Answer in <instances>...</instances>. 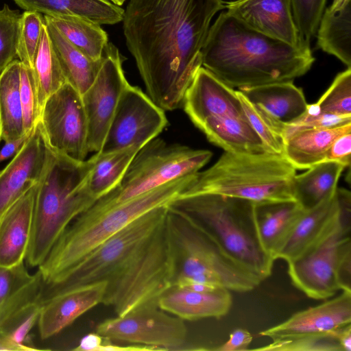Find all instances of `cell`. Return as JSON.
Masks as SVG:
<instances>
[{
  "instance_id": "cell-1",
  "label": "cell",
  "mask_w": 351,
  "mask_h": 351,
  "mask_svg": "<svg viewBox=\"0 0 351 351\" xmlns=\"http://www.w3.org/2000/svg\"><path fill=\"white\" fill-rule=\"evenodd\" d=\"M222 0H130L123 35L147 95L163 110L178 108L202 66L201 51Z\"/></svg>"
},
{
  "instance_id": "cell-2",
  "label": "cell",
  "mask_w": 351,
  "mask_h": 351,
  "mask_svg": "<svg viewBox=\"0 0 351 351\" xmlns=\"http://www.w3.org/2000/svg\"><path fill=\"white\" fill-rule=\"evenodd\" d=\"M201 54L202 66L233 88L293 81L315 62L311 47L265 35L228 11L210 25Z\"/></svg>"
},
{
  "instance_id": "cell-3",
  "label": "cell",
  "mask_w": 351,
  "mask_h": 351,
  "mask_svg": "<svg viewBox=\"0 0 351 351\" xmlns=\"http://www.w3.org/2000/svg\"><path fill=\"white\" fill-rule=\"evenodd\" d=\"M93 165L92 156L77 160L52 150L46 171L37 184L25 256L30 266L39 267L68 226L96 202L86 185Z\"/></svg>"
},
{
  "instance_id": "cell-4",
  "label": "cell",
  "mask_w": 351,
  "mask_h": 351,
  "mask_svg": "<svg viewBox=\"0 0 351 351\" xmlns=\"http://www.w3.org/2000/svg\"><path fill=\"white\" fill-rule=\"evenodd\" d=\"M195 174L176 179L106 210L81 213L65 229L39 266L43 282H56L91 250L132 221L152 209L168 206L184 193Z\"/></svg>"
},
{
  "instance_id": "cell-5",
  "label": "cell",
  "mask_w": 351,
  "mask_h": 351,
  "mask_svg": "<svg viewBox=\"0 0 351 351\" xmlns=\"http://www.w3.org/2000/svg\"><path fill=\"white\" fill-rule=\"evenodd\" d=\"M170 204L191 216L237 265L262 282L271 275L275 261L258 242L253 202L219 194L199 193L182 195Z\"/></svg>"
},
{
  "instance_id": "cell-6",
  "label": "cell",
  "mask_w": 351,
  "mask_h": 351,
  "mask_svg": "<svg viewBox=\"0 0 351 351\" xmlns=\"http://www.w3.org/2000/svg\"><path fill=\"white\" fill-rule=\"evenodd\" d=\"M295 174L282 155L225 152L210 167L195 174L182 195L213 193L254 204L295 201Z\"/></svg>"
},
{
  "instance_id": "cell-7",
  "label": "cell",
  "mask_w": 351,
  "mask_h": 351,
  "mask_svg": "<svg viewBox=\"0 0 351 351\" xmlns=\"http://www.w3.org/2000/svg\"><path fill=\"white\" fill-rule=\"evenodd\" d=\"M165 222L176 258V274L173 286L195 281L230 291L247 292L262 282L229 258L184 210L169 204Z\"/></svg>"
},
{
  "instance_id": "cell-8",
  "label": "cell",
  "mask_w": 351,
  "mask_h": 351,
  "mask_svg": "<svg viewBox=\"0 0 351 351\" xmlns=\"http://www.w3.org/2000/svg\"><path fill=\"white\" fill-rule=\"evenodd\" d=\"M166 217V216H165ZM174 252L165 219L108 280L102 304L122 316L145 303L157 301L176 278Z\"/></svg>"
},
{
  "instance_id": "cell-9",
  "label": "cell",
  "mask_w": 351,
  "mask_h": 351,
  "mask_svg": "<svg viewBox=\"0 0 351 351\" xmlns=\"http://www.w3.org/2000/svg\"><path fill=\"white\" fill-rule=\"evenodd\" d=\"M212 156L209 150L169 144L156 137L138 151L119 184L86 210H106L173 180L195 174Z\"/></svg>"
},
{
  "instance_id": "cell-10",
  "label": "cell",
  "mask_w": 351,
  "mask_h": 351,
  "mask_svg": "<svg viewBox=\"0 0 351 351\" xmlns=\"http://www.w3.org/2000/svg\"><path fill=\"white\" fill-rule=\"evenodd\" d=\"M167 206L152 209L97 245L56 282L43 284L40 306L66 291L107 281L152 236L165 220Z\"/></svg>"
},
{
  "instance_id": "cell-11",
  "label": "cell",
  "mask_w": 351,
  "mask_h": 351,
  "mask_svg": "<svg viewBox=\"0 0 351 351\" xmlns=\"http://www.w3.org/2000/svg\"><path fill=\"white\" fill-rule=\"evenodd\" d=\"M340 213L318 240L297 258L287 263L292 284L307 297L326 300L340 291V262L351 252V194L337 188Z\"/></svg>"
},
{
  "instance_id": "cell-12",
  "label": "cell",
  "mask_w": 351,
  "mask_h": 351,
  "mask_svg": "<svg viewBox=\"0 0 351 351\" xmlns=\"http://www.w3.org/2000/svg\"><path fill=\"white\" fill-rule=\"evenodd\" d=\"M96 332L112 341L153 346L160 350H179L187 338L184 320L160 308L158 300L99 323Z\"/></svg>"
},
{
  "instance_id": "cell-13",
  "label": "cell",
  "mask_w": 351,
  "mask_h": 351,
  "mask_svg": "<svg viewBox=\"0 0 351 351\" xmlns=\"http://www.w3.org/2000/svg\"><path fill=\"white\" fill-rule=\"evenodd\" d=\"M40 123L49 147L77 160H84L88 151V120L82 95L64 83L46 100Z\"/></svg>"
},
{
  "instance_id": "cell-14",
  "label": "cell",
  "mask_w": 351,
  "mask_h": 351,
  "mask_svg": "<svg viewBox=\"0 0 351 351\" xmlns=\"http://www.w3.org/2000/svg\"><path fill=\"white\" fill-rule=\"evenodd\" d=\"M165 110L137 86L130 84L121 94L99 152L143 147L167 125Z\"/></svg>"
},
{
  "instance_id": "cell-15",
  "label": "cell",
  "mask_w": 351,
  "mask_h": 351,
  "mask_svg": "<svg viewBox=\"0 0 351 351\" xmlns=\"http://www.w3.org/2000/svg\"><path fill=\"white\" fill-rule=\"evenodd\" d=\"M122 64L119 49L108 43L95 80L82 95L88 120V153L101 149L119 99L130 84Z\"/></svg>"
},
{
  "instance_id": "cell-16",
  "label": "cell",
  "mask_w": 351,
  "mask_h": 351,
  "mask_svg": "<svg viewBox=\"0 0 351 351\" xmlns=\"http://www.w3.org/2000/svg\"><path fill=\"white\" fill-rule=\"evenodd\" d=\"M51 154L39 121L12 160L0 171V217L40 181Z\"/></svg>"
},
{
  "instance_id": "cell-17",
  "label": "cell",
  "mask_w": 351,
  "mask_h": 351,
  "mask_svg": "<svg viewBox=\"0 0 351 351\" xmlns=\"http://www.w3.org/2000/svg\"><path fill=\"white\" fill-rule=\"evenodd\" d=\"M351 324V292L340 295L315 306L300 311L285 321L261 331L272 341L333 333Z\"/></svg>"
},
{
  "instance_id": "cell-18",
  "label": "cell",
  "mask_w": 351,
  "mask_h": 351,
  "mask_svg": "<svg viewBox=\"0 0 351 351\" xmlns=\"http://www.w3.org/2000/svg\"><path fill=\"white\" fill-rule=\"evenodd\" d=\"M182 104L197 128L213 117L246 118L237 90L203 66L198 69L186 89Z\"/></svg>"
},
{
  "instance_id": "cell-19",
  "label": "cell",
  "mask_w": 351,
  "mask_h": 351,
  "mask_svg": "<svg viewBox=\"0 0 351 351\" xmlns=\"http://www.w3.org/2000/svg\"><path fill=\"white\" fill-rule=\"evenodd\" d=\"M43 283L39 271L29 274L23 263L0 267V335L13 330L40 307Z\"/></svg>"
},
{
  "instance_id": "cell-20",
  "label": "cell",
  "mask_w": 351,
  "mask_h": 351,
  "mask_svg": "<svg viewBox=\"0 0 351 351\" xmlns=\"http://www.w3.org/2000/svg\"><path fill=\"white\" fill-rule=\"evenodd\" d=\"M226 11L251 28L296 47H310L300 38L290 0L224 1Z\"/></svg>"
},
{
  "instance_id": "cell-21",
  "label": "cell",
  "mask_w": 351,
  "mask_h": 351,
  "mask_svg": "<svg viewBox=\"0 0 351 351\" xmlns=\"http://www.w3.org/2000/svg\"><path fill=\"white\" fill-rule=\"evenodd\" d=\"M107 281L82 285L49 298L40 306L38 325L43 339L51 337L101 304Z\"/></svg>"
},
{
  "instance_id": "cell-22",
  "label": "cell",
  "mask_w": 351,
  "mask_h": 351,
  "mask_svg": "<svg viewBox=\"0 0 351 351\" xmlns=\"http://www.w3.org/2000/svg\"><path fill=\"white\" fill-rule=\"evenodd\" d=\"M35 184L0 217V267H11L25 259L31 237Z\"/></svg>"
},
{
  "instance_id": "cell-23",
  "label": "cell",
  "mask_w": 351,
  "mask_h": 351,
  "mask_svg": "<svg viewBox=\"0 0 351 351\" xmlns=\"http://www.w3.org/2000/svg\"><path fill=\"white\" fill-rule=\"evenodd\" d=\"M158 304L162 310L183 320L219 319L228 313L232 298L230 291L223 287L197 291L171 287L159 297Z\"/></svg>"
},
{
  "instance_id": "cell-24",
  "label": "cell",
  "mask_w": 351,
  "mask_h": 351,
  "mask_svg": "<svg viewBox=\"0 0 351 351\" xmlns=\"http://www.w3.org/2000/svg\"><path fill=\"white\" fill-rule=\"evenodd\" d=\"M340 213L336 193L304 209L276 255V260L289 263L312 246L335 220Z\"/></svg>"
},
{
  "instance_id": "cell-25",
  "label": "cell",
  "mask_w": 351,
  "mask_h": 351,
  "mask_svg": "<svg viewBox=\"0 0 351 351\" xmlns=\"http://www.w3.org/2000/svg\"><path fill=\"white\" fill-rule=\"evenodd\" d=\"M304 209L296 201L254 203L253 218L258 242L274 261Z\"/></svg>"
},
{
  "instance_id": "cell-26",
  "label": "cell",
  "mask_w": 351,
  "mask_h": 351,
  "mask_svg": "<svg viewBox=\"0 0 351 351\" xmlns=\"http://www.w3.org/2000/svg\"><path fill=\"white\" fill-rule=\"evenodd\" d=\"M239 90L254 104H258L274 119L285 125L299 119L308 104L300 88L293 81H285Z\"/></svg>"
},
{
  "instance_id": "cell-27",
  "label": "cell",
  "mask_w": 351,
  "mask_h": 351,
  "mask_svg": "<svg viewBox=\"0 0 351 351\" xmlns=\"http://www.w3.org/2000/svg\"><path fill=\"white\" fill-rule=\"evenodd\" d=\"M27 11L44 15L75 16L100 25L122 22L124 10L108 0H14Z\"/></svg>"
},
{
  "instance_id": "cell-28",
  "label": "cell",
  "mask_w": 351,
  "mask_h": 351,
  "mask_svg": "<svg viewBox=\"0 0 351 351\" xmlns=\"http://www.w3.org/2000/svg\"><path fill=\"white\" fill-rule=\"evenodd\" d=\"M197 128L210 142L225 152L240 154L267 152L246 118L217 117L206 119Z\"/></svg>"
},
{
  "instance_id": "cell-29",
  "label": "cell",
  "mask_w": 351,
  "mask_h": 351,
  "mask_svg": "<svg viewBox=\"0 0 351 351\" xmlns=\"http://www.w3.org/2000/svg\"><path fill=\"white\" fill-rule=\"evenodd\" d=\"M351 132V122L335 127L297 132L285 141L284 156L297 169H307L324 162L333 141Z\"/></svg>"
},
{
  "instance_id": "cell-30",
  "label": "cell",
  "mask_w": 351,
  "mask_h": 351,
  "mask_svg": "<svg viewBox=\"0 0 351 351\" xmlns=\"http://www.w3.org/2000/svg\"><path fill=\"white\" fill-rule=\"evenodd\" d=\"M44 21L66 82L82 95L95 80L102 59L98 61L90 59L73 45L49 21L45 19Z\"/></svg>"
},
{
  "instance_id": "cell-31",
  "label": "cell",
  "mask_w": 351,
  "mask_h": 351,
  "mask_svg": "<svg viewBox=\"0 0 351 351\" xmlns=\"http://www.w3.org/2000/svg\"><path fill=\"white\" fill-rule=\"evenodd\" d=\"M315 36L318 48L351 68V0L337 10L325 8Z\"/></svg>"
},
{
  "instance_id": "cell-32",
  "label": "cell",
  "mask_w": 351,
  "mask_h": 351,
  "mask_svg": "<svg viewBox=\"0 0 351 351\" xmlns=\"http://www.w3.org/2000/svg\"><path fill=\"white\" fill-rule=\"evenodd\" d=\"M346 167L337 162L324 161L293 180L294 197L304 208H310L333 195Z\"/></svg>"
},
{
  "instance_id": "cell-33",
  "label": "cell",
  "mask_w": 351,
  "mask_h": 351,
  "mask_svg": "<svg viewBox=\"0 0 351 351\" xmlns=\"http://www.w3.org/2000/svg\"><path fill=\"white\" fill-rule=\"evenodd\" d=\"M141 147L133 145L112 152H98L92 156L93 165L86 185L96 201L119 184L130 162Z\"/></svg>"
},
{
  "instance_id": "cell-34",
  "label": "cell",
  "mask_w": 351,
  "mask_h": 351,
  "mask_svg": "<svg viewBox=\"0 0 351 351\" xmlns=\"http://www.w3.org/2000/svg\"><path fill=\"white\" fill-rule=\"evenodd\" d=\"M43 17L88 58L95 61L102 59L108 38L100 25L75 16L44 15Z\"/></svg>"
},
{
  "instance_id": "cell-35",
  "label": "cell",
  "mask_w": 351,
  "mask_h": 351,
  "mask_svg": "<svg viewBox=\"0 0 351 351\" xmlns=\"http://www.w3.org/2000/svg\"><path fill=\"white\" fill-rule=\"evenodd\" d=\"M21 66L20 60H14L0 74L1 138L5 142L14 141L26 134L23 130L19 91Z\"/></svg>"
},
{
  "instance_id": "cell-36",
  "label": "cell",
  "mask_w": 351,
  "mask_h": 351,
  "mask_svg": "<svg viewBox=\"0 0 351 351\" xmlns=\"http://www.w3.org/2000/svg\"><path fill=\"white\" fill-rule=\"evenodd\" d=\"M32 71L38 103L41 112L47 98L66 82L45 23L42 27Z\"/></svg>"
},
{
  "instance_id": "cell-37",
  "label": "cell",
  "mask_w": 351,
  "mask_h": 351,
  "mask_svg": "<svg viewBox=\"0 0 351 351\" xmlns=\"http://www.w3.org/2000/svg\"><path fill=\"white\" fill-rule=\"evenodd\" d=\"M245 117L263 141L267 152L284 156L285 138V124L274 119L265 109L251 102L239 90H237Z\"/></svg>"
},
{
  "instance_id": "cell-38",
  "label": "cell",
  "mask_w": 351,
  "mask_h": 351,
  "mask_svg": "<svg viewBox=\"0 0 351 351\" xmlns=\"http://www.w3.org/2000/svg\"><path fill=\"white\" fill-rule=\"evenodd\" d=\"M315 104L320 112L351 117V68L338 73Z\"/></svg>"
},
{
  "instance_id": "cell-39",
  "label": "cell",
  "mask_w": 351,
  "mask_h": 351,
  "mask_svg": "<svg viewBox=\"0 0 351 351\" xmlns=\"http://www.w3.org/2000/svg\"><path fill=\"white\" fill-rule=\"evenodd\" d=\"M44 23V17L38 12L25 10L21 14L17 56L23 64L32 69Z\"/></svg>"
},
{
  "instance_id": "cell-40",
  "label": "cell",
  "mask_w": 351,
  "mask_h": 351,
  "mask_svg": "<svg viewBox=\"0 0 351 351\" xmlns=\"http://www.w3.org/2000/svg\"><path fill=\"white\" fill-rule=\"evenodd\" d=\"M343 328L326 335L308 336L272 341L271 343L267 346L254 350L265 351H343L339 337Z\"/></svg>"
},
{
  "instance_id": "cell-41",
  "label": "cell",
  "mask_w": 351,
  "mask_h": 351,
  "mask_svg": "<svg viewBox=\"0 0 351 351\" xmlns=\"http://www.w3.org/2000/svg\"><path fill=\"white\" fill-rule=\"evenodd\" d=\"M21 14L4 4L0 10V74L17 56Z\"/></svg>"
},
{
  "instance_id": "cell-42",
  "label": "cell",
  "mask_w": 351,
  "mask_h": 351,
  "mask_svg": "<svg viewBox=\"0 0 351 351\" xmlns=\"http://www.w3.org/2000/svg\"><path fill=\"white\" fill-rule=\"evenodd\" d=\"M327 0H290L301 40L309 45L315 36Z\"/></svg>"
},
{
  "instance_id": "cell-43",
  "label": "cell",
  "mask_w": 351,
  "mask_h": 351,
  "mask_svg": "<svg viewBox=\"0 0 351 351\" xmlns=\"http://www.w3.org/2000/svg\"><path fill=\"white\" fill-rule=\"evenodd\" d=\"M20 98L25 134L33 131L40 121L39 108L34 76L32 69L21 63L20 71Z\"/></svg>"
},
{
  "instance_id": "cell-44",
  "label": "cell",
  "mask_w": 351,
  "mask_h": 351,
  "mask_svg": "<svg viewBox=\"0 0 351 351\" xmlns=\"http://www.w3.org/2000/svg\"><path fill=\"white\" fill-rule=\"evenodd\" d=\"M351 122V117L320 112L315 104H308L306 112L295 121L285 125V141L293 134L304 130L327 128Z\"/></svg>"
},
{
  "instance_id": "cell-45",
  "label": "cell",
  "mask_w": 351,
  "mask_h": 351,
  "mask_svg": "<svg viewBox=\"0 0 351 351\" xmlns=\"http://www.w3.org/2000/svg\"><path fill=\"white\" fill-rule=\"evenodd\" d=\"M324 161L337 162L350 167L351 162V132L338 136L328 149Z\"/></svg>"
},
{
  "instance_id": "cell-46",
  "label": "cell",
  "mask_w": 351,
  "mask_h": 351,
  "mask_svg": "<svg viewBox=\"0 0 351 351\" xmlns=\"http://www.w3.org/2000/svg\"><path fill=\"white\" fill-rule=\"evenodd\" d=\"M251 333L243 328H237L231 332L228 340L219 347L214 348L216 351H244L252 341Z\"/></svg>"
},
{
  "instance_id": "cell-47",
  "label": "cell",
  "mask_w": 351,
  "mask_h": 351,
  "mask_svg": "<svg viewBox=\"0 0 351 351\" xmlns=\"http://www.w3.org/2000/svg\"><path fill=\"white\" fill-rule=\"evenodd\" d=\"M104 337L97 332H91L84 336L78 346L73 348L75 351H98Z\"/></svg>"
},
{
  "instance_id": "cell-48",
  "label": "cell",
  "mask_w": 351,
  "mask_h": 351,
  "mask_svg": "<svg viewBox=\"0 0 351 351\" xmlns=\"http://www.w3.org/2000/svg\"><path fill=\"white\" fill-rule=\"evenodd\" d=\"M31 133L32 132L26 134L14 141L5 142V145L0 150V162L10 158L11 156H14L23 145Z\"/></svg>"
},
{
  "instance_id": "cell-49",
  "label": "cell",
  "mask_w": 351,
  "mask_h": 351,
  "mask_svg": "<svg viewBox=\"0 0 351 351\" xmlns=\"http://www.w3.org/2000/svg\"><path fill=\"white\" fill-rule=\"evenodd\" d=\"M339 340L343 351H351V324L343 328Z\"/></svg>"
},
{
  "instance_id": "cell-50",
  "label": "cell",
  "mask_w": 351,
  "mask_h": 351,
  "mask_svg": "<svg viewBox=\"0 0 351 351\" xmlns=\"http://www.w3.org/2000/svg\"><path fill=\"white\" fill-rule=\"evenodd\" d=\"M349 0H333L329 7L332 10H337L342 7Z\"/></svg>"
},
{
  "instance_id": "cell-51",
  "label": "cell",
  "mask_w": 351,
  "mask_h": 351,
  "mask_svg": "<svg viewBox=\"0 0 351 351\" xmlns=\"http://www.w3.org/2000/svg\"><path fill=\"white\" fill-rule=\"evenodd\" d=\"M110 1H112L114 4L117 5H121L123 4V3L125 1V0H110Z\"/></svg>"
},
{
  "instance_id": "cell-52",
  "label": "cell",
  "mask_w": 351,
  "mask_h": 351,
  "mask_svg": "<svg viewBox=\"0 0 351 351\" xmlns=\"http://www.w3.org/2000/svg\"><path fill=\"white\" fill-rule=\"evenodd\" d=\"M1 134H2V123H1V118L0 114V139L1 138Z\"/></svg>"
}]
</instances>
